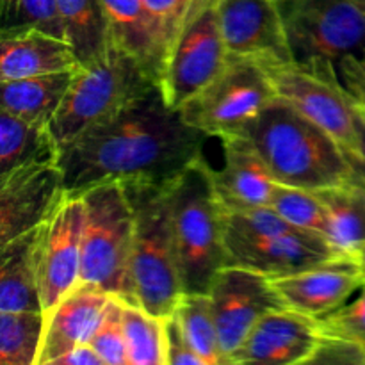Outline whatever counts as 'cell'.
Here are the masks:
<instances>
[{"label": "cell", "instance_id": "cell-28", "mask_svg": "<svg viewBox=\"0 0 365 365\" xmlns=\"http://www.w3.org/2000/svg\"><path fill=\"white\" fill-rule=\"evenodd\" d=\"M45 314L0 310V365H36Z\"/></svg>", "mask_w": 365, "mask_h": 365}, {"label": "cell", "instance_id": "cell-9", "mask_svg": "<svg viewBox=\"0 0 365 365\" xmlns=\"http://www.w3.org/2000/svg\"><path fill=\"white\" fill-rule=\"evenodd\" d=\"M277 98L264 64L228 57L212 82L180 107L187 125L207 138L246 135L267 106Z\"/></svg>", "mask_w": 365, "mask_h": 365}, {"label": "cell", "instance_id": "cell-37", "mask_svg": "<svg viewBox=\"0 0 365 365\" xmlns=\"http://www.w3.org/2000/svg\"><path fill=\"white\" fill-rule=\"evenodd\" d=\"M53 365H103V362L96 355L95 349L91 348V344L84 342V344L75 346L73 349H70L63 356H59Z\"/></svg>", "mask_w": 365, "mask_h": 365}, {"label": "cell", "instance_id": "cell-18", "mask_svg": "<svg viewBox=\"0 0 365 365\" xmlns=\"http://www.w3.org/2000/svg\"><path fill=\"white\" fill-rule=\"evenodd\" d=\"M110 296L100 285L78 280L45 314L36 365H53L75 346L89 342Z\"/></svg>", "mask_w": 365, "mask_h": 365}, {"label": "cell", "instance_id": "cell-2", "mask_svg": "<svg viewBox=\"0 0 365 365\" xmlns=\"http://www.w3.org/2000/svg\"><path fill=\"white\" fill-rule=\"evenodd\" d=\"M246 138L280 184L319 191L360 180L339 143L278 96L246 132Z\"/></svg>", "mask_w": 365, "mask_h": 365}, {"label": "cell", "instance_id": "cell-24", "mask_svg": "<svg viewBox=\"0 0 365 365\" xmlns=\"http://www.w3.org/2000/svg\"><path fill=\"white\" fill-rule=\"evenodd\" d=\"M328 221V241L346 257L365 245V182L319 189Z\"/></svg>", "mask_w": 365, "mask_h": 365}, {"label": "cell", "instance_id": "cell-12", "mask_svg": "<svg viewBox=\"0 0 365 365\" xmlns=\"http://www.w3.org/2000/svg\"><path fill=\"white\" fill-rule=\"evenodd\" d=\"M207 294L216 321L225 365L230 364V356L260 317L273 310L285 309L269 278L234 264L217 271Z\"/></svg>", "mask_w": 365, "mask_h": 365}, {"label": "cell", "instance_id": "cell-22", "mask_svg": "<svg viewBox=\"0 0 365 365\" xmlns=\"http://www.w3.org/2000/svg\"><path fill=\"white\" fill-rule=\"evenodd\" d=\"M41 225L0 250V310L43 312L38 289Z\"/></svg>", "mask_w": 365, "mask_h": 365}, {"label": "cell", "instance_id": "cell-20", "mask_svg": "<svg viewBox=\"0 0 365 365\" xmlns=\"http://www.w3.org/2000/svg\"><path fill=\"white\" fill-rule=\"evenodd\" d=\"M110 41L139 61L160 84L168 48L143 0H100ZM160 88V86H159Z\"/></svg>", "mask_w": 365, "mask_h": 365}, {"label": "cell", "instance_id": "cell-16", "mask_svg": "<svg viewBox=\"0 0 365 365\" xmlns=\"http://www.w3.org/2000/svg\"><path fill=\"white\" fill-rule=\"evenodd\" d=\"M321 337L317 319L287 307L273 310L257 321L228 365L310 364Z\"/></svg>", "mask_w": 365, "mask_h": 365}, {"label": "cell", "instance_id": "cell-29", "mask_svg": "<svg viewBox=\"0 0 365 365\" xmlns=\"http://www.w3.org/2000/svg\"><path fill=\"white\" fill-rule=\"evenodd\" d=\"M175 314L203 365H225L209 294H184Z\"/></svg>", "mask_w": 365, "mask_h": 365}, {"label": "cell", "instance_id": "cell-34", "mask_svg": "<svg viewBox=\"0 0 365 365\" xmlns=\"http://www.w3.org/2000/svg\"><path fill=\"white\" fill-rule=\"evenodd\" d=\"M143 2L152 14L160 38L170 52L171 43L175 41L185 21L207 0H143Z\"/></svg>", "mask_w": 365, "mask_h": 365}, {"label": "cell", "instance_id": "cell-38", "mask_svg": "<svg viewBox=\"0 0 365 365\" xmlns=\"http://www.w3.org/2000/svg\"><path fill=\"white\" fill-rule=\"evenodd\" d=\"M355 106V103H353ZM355 113H356V127H359V134H360V160L356 164L355 171L359 175L360 180L365 182V109L362 107L355 106Z\"/></svg>", "mask_w": 365, "mask_h": 365}, {"label": "cell", "instance_id": "cell-35", "mask_svg": "<svg viewBox=\"0 0 365 365\" xmlns=\"http://www.w3.org/2000/svg\"><path fill=\"white\" fill-rule=\"evenodd\" d=\"M335 78L348 98L365 109V50L342 57L335 64Z\"/></svg>", "mask_w": 365, "mask_h": 365}, {"label": "cell", "instance_id": "cell-36", "mask_svg": "<svg viewBox=\"0 0 365 365\" xmlns=\"http://www.w3.org/2000/svg\"><path fill=\"white\" fill-rule=\"evenodd\" d=\"M164 353L166 365H203L185 337L177 314L164 317Z\"/></svg>", "mask_w": 365, "mask_h": 365}, {"label": "cell", "instance_id": "cell-11", "mask_svg": "<svg viewBox=\"0 0 365 365\" xmlns=\"http://www.w3.org/2000/svg\"><path fill=\"white\" fill-rule=\"evenodd\" d=\"M278 98L291 103L303 116L319 125L339 143L349 163L360 160V134L355 106L339 86L335 75H323L298 63L266 66Z\"/></svg>", "mask_w": 365, "mask_h": 365}, {"label": "cell", "instance_id": "cell-4", "mask_svg": "<svg viewBox=\"0 0 365 365\" xmlns=\"http://www.w3.org/2000/svg\"><path fill=\"white\" fill-rule=\"evenodd\" d=\"M134 212L130 282L134 302L157 317L177 310L184 287L171 230L168 182H123Z\"/></svg>", "mask_w": 365, "mask_h": 365}, {"label": "cell", "instance_id": "cell-33", "mask_svg": "<svg viewBox=\"0 0 365 365\" xmlns=\"http://www.w3.org/2000/svg\"><path fill=\"white\" fill-rule=\"evenodd\" d=\"M317 327L323 337L365 344V284L355 299L346 302L341 309L317 319Z\"/></svg>", "mask_w": 365, "mask_h": 365}, {"label": "cell", "instance_id": "cell-25", "mask_svg": "<svg viewBox=\"0 0 365 365\" xmlns=\"http://www.w3.org/2000/svg\"><path fill=\"white\" fill-rule=\"evenodd\" d=\"M57 13L78 66L106 56L110 48L109 25L100 0H56Z\"/></svg>", "mask_w": 365, "mask_h": 365}, {"label": "cell", "instance_id": "cell-3", "mask_svg": "<svg viewBox=\"0 0 365 365\" xmlns=\"http://www.w3.org/2000/svg\"><path fill=\"white\" fill-rule=\"evenodd\" d=\"M203 157L168 182L171 230L184 294H207L217 271L230 264L225 209Z\"/></svg>", "mask_w": 365, "mask_h": 365}, {"label": "cell", "instance_id": "cell-23", "mask_svg": "<svg viewBox=\"0 0 365 365\" xmlns=\"http://www.w3.org/2000/svg\"><path fill=\"white\" fill-rule=\"evenodd\" d=\"M78 68L0 82V109L31 123L48 127Z\"/></svg>", "mask_w": 365, "mask_h": 365}, {"label": "cell", "instance_id": "cell-1", "mask_svg": "<svg viewBox=\"0 0 365 365\" xmlns=\"http://www.w3.org/2000/svg\"><path fill=\"white\" fill-rule=\"evenodd\" d=\"M205 139L157 86L59 150L64 191L78 195L109 180L166 184L203 157Z\"/></svg>", "mask_w": 365, "mask_h": 365}, {"label": "cell", "instance_id": "cell-26", "mask_svg": "<svg viewBox=\"0 0 365 365\" xmlns=\"http://www.w3.org/2000/svg\"><path fill=\"white\" fill-rule=\"evenodd\" d=\"M59 148L48 127L0 109V175L39 163H57Z\"/></svg>", "mask_w": 365, "mask_h": 365}, {"label": "cell", "instance_id": "cell-39", "mask_svg": "<svg viewBox=\"0 0 365 365\" xmlns=\"http://www.w3.org/2000/svg\"><path fill=\"white\" fill-rule=\"evenodd\" d=\"M353 259H355V262L359 264V267L362 269V273L365 274V245L360 246V248L356 250L355 253H353Z\"/></svg>", "mask_w": 365, "mask_h": 365}, {"label": "cell", "instance_id": "cell-5", "mask_svg": "<svg viewBox=\"0 0 365 365\" xmlns=\"http://www.w3.org/2000/svg\"><path fill=\"white\" fill-rule=\"evenodd\" d=\"M225 245L230 264L269 280L346 257L321 235L285 221L269 205L225 209Z\"/></svg>", "mask_w": 365, "mask_h": 365}, {"label": "cell", "instance_id": "cell-10", "mask_svg": "<svg viewBox=\"0 0 365 365\" xmlns=\"http://www.w3.org/2000/svg\"><path fill=\"white\" fill-rule=\"evenodd\" d=\"M227 63L216 0H207L185 21L168 52L159 84L168 106L180 109L212 82Z\"/></svg>", "mask_w": 365, "mask_h": 365}, {"label": "cell", "instance_id": "cell-21", "mask_svg": "<svg viewBox=\"0 0 365 365\" xmlns=\"http://www.w3.org/2000/svg\"><path fill=\"white\" fill-rule=\"evenodd\" d=\"M75 68L78 63L64 39L39 31L0 34V82Z\"/></svg>", "mask_w": 365, "mask_h": 365}, {"label": "cell", "instance_id": "cell-17", "mask_svg": "<svg viewBox=\"0 0 365 365\" xmlns=\"http://www.w3.org/2000/svg\"><path fill=\"white\" fill-rule=\"evenodd\" d=\"M271 284L287 309L321 319L364 287L365 274L353 257H341L299 273L271 278Z\"/></svg>", "mask_w": 365, "mask_h": 365}, {"label": "cell", "instance_id": "cell-27", "mask_svg": "<svg viewBox=\"0 0 365 365\" xmlns=\"http://www.w3.org/2000/svg\"><path fill=\"white\" fill-rule=\"evenodd\" d=\"M121 323L128 365H166L164 317L152 316L138 303L121 299Z\"/></svg>", "mask_w": 365, "mask_h": 365}, {"label": "cell", "instance_id": "cell-31", "mask_svg": "<svg viewBox=\"0 0 365 365\" xmlns=\"http://www.w3.org/2000/svg\"><path fill=\"white\" fill-rule=\"evenodd\" d=\"M29 31L64 39L56 0H0V34Z\"/></svg>", "mask_w": 365, "mask_h": 365}, {"label": "cell", "instance_id": "cell-7", "mask_svg": "<svg viewBox=\"0 0 365 365\" xmlns=\"http://www.w3.org/2000/svg\"><path fill=\"white\" fill-rule=\"evenodd\" d=\"M77 196L84 203L81 280L135 303L130 282L134 212L123 182H100Z\"/></svg>", "mask_w": 365, "mask_h": 365}, {"label": "cell", "instance_id": "cell-13", "mask_svg": "<svg viewBox=\"0 0 365 365\" xmlns=\"http://www.w3.org/2000/svg\"><path fill=\"white\" fill-rule=\"evenodd\" d=\"M84 203L64 195L41 225L38 242V289L43 314L48 312L81 280V246Z\"/></svg>", "mask_w": 365, "mask_h": 365}, {"label": "cell", "instance_id": "cell-32", "mask_svg": "<svg viewBox=\"0 0 365 365\" xmlns=\"http://www.w3.org/2000/svg\"><path fill=\"white\" fill-rule=\"evenodd\" d=\"M89 344L103 365H128L127 344H125L123 323H121V299L110 296Z\"/></svg>", "mask_w": 365, "mask_h": 365}, {"label": "cell", "instance_id": "cell-14", "mask_svg": "<svg viewBox=\"0 0 365 365\" xmlns=\"http://www.w3.org/2000/svg\"><path fill=\"white\" fill-rule=\"evenodd\" d=\"M228 57L273 66L292 63L277 0H216Z\"/></svg>", "mask_w": 365, "mask_h": 365}, {"label": "cell", "instance_id": "cell-19", "mask_svg": "<svg viewBox=\"0 0 365 365\" xmlns=\"http://www.w3.org/2000/svg\"><path fill=\"white\" fill-rule=\"evenodd\" d=\"M221 143L223 168L212 175L223 209L269 205L277 180L255 145L246 135H230Z\"/></svg>", "mask_w": 365, "mask_h": 365}, {"label": "cell", "instance_id": "cell-8", "mask_svg": "<svg viewBox=\"0 0 365 365\" xmlns=\"http://www.w3.org/2000/svg\"><path fill=\"white\" fill-rule=\"evenodd\" d=\"M292 63L323 75L365 50V0H277Z\"/></svg>", "mask_w": 365, "mask_h": 365}, {"label": "cell", "instance_id": "cell-6", "mask_svg": "<svg viewBox=\"0 0 365 365\" xmlns=\"http://www.w3.org/2000/svg\"><path fill=\"white\" fill-rule=\"evenodd\" d=\"M159 82L141 63L116 45L106 56L81 66L48 128L57 148L110 120Z\"/></svg>", "mask_w": 365, "mask_h": 365}, {"label": "cell", "instance_id": "cell-15", "mask_svg": "<svg viewBox=\"0 0 365 365\" xmlns=\"http://www.w3.org/2000/svg\"><path fill=\"white\" fill-rule=\"evenodd\" d=\"M57 163H39L0 175V250L48 220L64 198Z\"/></svg>", "mask_w": 365, "mask_h": 365}, {"label": "cell", "instance_id": "cell-30", "mask_svg": "<svg viewBox=\"0 0 365 365\" xmlns=\"http://www.w3.org/2000/svg\"><path fill=\"white\" fill-rule=\"evenodd\" d=\"M269 207L296 228L312 232L328 241L327 210L317 196V191L277 182Z\"/></svg>", "mask_w": 365, "mask_h": 365}]
</instances>
